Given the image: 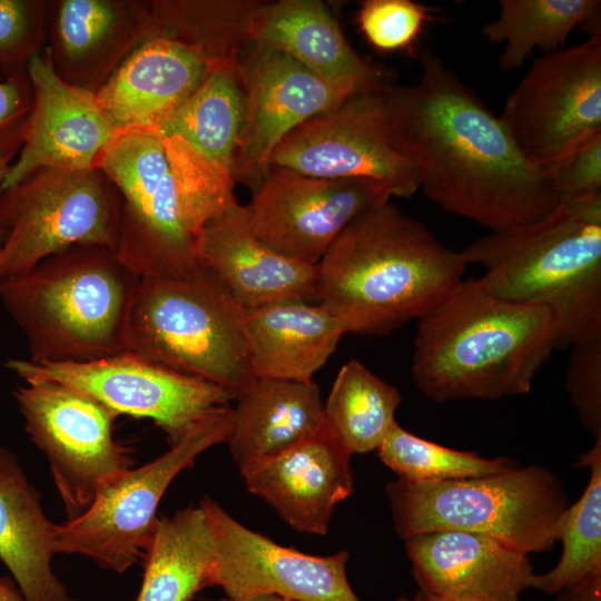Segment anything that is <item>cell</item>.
<instances>
[{
  "label": "cell",
  "mask_w": 601,
  "mask_h": 601,
  "mask_svg": "<svg viewBox=\"0 0 601 601\" xmlns=\"http://www.w3.org/2000/svg\"><path fill=\"white\" fill-rule=\"evenodd\" d=\"M229 405L193 427L157 459L104 486L81 515L52 524L55 553L80 554L122 573L145 556L159 502L169 484L206 450L226 443Z\"/></svg>",
  "instance_id": "10"
},
{
  "label": "cell",
  "mask_w": 601,
  "mask_h": 601,
  "mask_svg": "<svg viewBox=\"0 0 601 601\" xmlns=\"http://www.w3.org/2000/svg\"><path fill=\"white\" fill-rule=\"evenodd\" d=\"M14 397L27 433L50 463L68 520L130 469L127 449L114 439L117 415L93 397L43 380L26 382Z\"/></svg>",
  "instance_id": "12"
},
{
  "label": "cell",
  "mask_w": 601,
  "mask_h": 601,
  "mask_svg": "<svg viewBox=\"0 0 601 601\" xmlns=\"http://www.w3.org/2000/svg\"><path fill=\"white\" fill-rule=\"evenodd\" d=\"M244 116L240 59L208 66L193 95L157 131L180 193L223 210L234 195L235 162Z\"/></svg>",
  "instance_id": "16"
},
{
  "label": "cell",
  "mask_w": 601,
  "mask_h": 601,
  "mask_svg": "<svg viewBox=\"0 0 601 601\" xmlns=\"http://www.w3.org/2000/svg\"><path fill=\"white\" fill-rule=\"evenodd\" d=\"M414 85L385 88L392 139L420 189L444 210L490 229L535 223L560 205L543 168L520 154L496 117L433 51Z\"/></svg>",
  "instance_id": "1"
},
{
  "label": "cell",
  "mask_w": 601,
  "mask_h": 601,
  "mask_svg": "<svg viewBox=\"0 0 601 601\" xmlns=\"http://www.w3.org/2000/svg\"><path fill=\"white\" fill-rule=\"evenodd\" d=\"M352 455L325 426L242 476L247 490L293 529L325 535L335 506L353 493Z\"/></svg>",
  "instance_id": "22"
},
{
  "label": "cell",
  "mask_w": 601,
  "mask_h": 601,
  "mask_svg": "<svg viewBox=\"0 0 601 601\" xmlns=\"http://www.w3.org/2000/svg\"><path fill=\"white\" fill-rule=\"evenodd\" d=\"M395 532L403 539L432 531L494 538L530 554L551 550L570 505L559 477L542 465L442 482L386 484Z\"/></svg>",
  "instance_id": "7"
},
{
  "label": "cell",
  "mask_w": 601,
  "mask_h": 601,
  "mask_svg": "<svg viewBox=\"0 0 601 601\" xmlns=\"http://www.w3.org/2000/svg\"><path fill=\"white\" fill-rule=\"evenodd\" d=\"M466 267L461 252L390 200L355 218L317 264V303L346 333L386 335L417 321Z\"/></svg>",
  "instance_id": "3"
},
{
  "label": "cell",
  "mask_w": 601,
  "mask_h": 601,
  "mask_svg": "<svg viewBox=\"0 0 601 601\" xmlns=\"http://www.w3.org/2000/svg\"><path fill=\"white\" fill-rule=\"evenodd\" d=\"M543 169L560 204L601 195V134Z\"/></svg>",
  "instance_id": "38"
},
{
  "label": "cell",
  "mask_w": 601,
  "mask_h": 601,
  "mask_svg": "<svg viewBox=\"0 0 601 601\" xmlns=\"http://www.w3.org/2000/svg\"><path fill=\"white\" fill-rule=\"evenodd\" d=\"M236 401L226 443L240 474L326 426L321 391L313 381L256 377Z\"/></svg>",
  "instance_id": "26"
},
{
  "label": "cell",
  "mask_w": 601,
  "mask_h": 601,
  "mask_svg": "<svg viewBox=\"0 0 601 601\" xmlns=\"http://www.w3.org/2000/svg\"><path fill=\"white\" fill-rule=\"evenodd\" d=\"M461 254L483 268L481 278L499 297L549 309L556 348L601 338V195L490 231Z\"/></svg>",
  "instance_id": "4"
},
{
  "label": "cell",
  "mask_w": 601,
  "mask_h": 601,
  "mask_svg": "<svg viewBox=\"0 0 601 601\" xmlns=\"http://www.w3.org/2000/svg\"><path fill=\"white\" fill-rule=\"evenodd\" d=\"M49 0H0V79L27 70L47 46Z\"/></svg>",
  "instance_id": "36"
},
{
  "label": "cell",
  "mask_w": 601,
  "mask_h": 601,
  "mask_svg": "<svg viewBox=\"0 0 601 601\" xmlns=\"http://www.w3.org/2000/svg\"><path fill=\"white\" fill-rule=\"evenodd\" d=\"M565 388L582 426L601 437V338L571 346Z\"/></svg>",
  "instance_id": "37"
},
{
  "label": "cell",
  "mask_w": 601,
  "mask_h": 601,
  "mask_svg": "<svg viewBox=\"0 0 601 601\" xmlns=\"http://www.w3.org/2000/svg\"><path fill=\"white\" fill-rule=\"evenodd\" d=\"M208 69L204 58L166 36L148 38L95 93L118 131L158 129L193 95Z\"/></svg>",
  "instance_id": "24"
},
{
  "label": "cell",
  "mask_w": 601,
  "mask_h": 601,
  "mask_svg": "<svg viewBox=\"0 0 601 601\" xmlns=\"http://www.w3.org/2000/svg\"><path fill=\"white\" fill-rule=\"evenodd\" d=\"M140 276L111 249L75 245L0 283L30 361L82 363L127 353Z\"/></svg>",
  "instance_id": "5"
},
{
  "label": "cell",
  "mask_w": 601,
  "mask_h": 601,
  "mask_svg": "<svg viewBox=\"0 0 601 601\" xmlns=\"http://www.w3.org/2000/svg\"><path fill=\"white\" fill-rule=\"evenodd\" d=\"M380 460L397 479L408 482H442L502 473L520 464L504 456L486 459L422 439L397 422L377 449Z\"/></svg>",
  "instance_id": "34"
},
{
  "label": "cell",
  "mask_w": 601,
  "mask_h": 601,
  "mask_svg": "<svg viewBox=\"0 0 601 601\" xmlns=\"http://www.w3.org/2000/svg\"><path fill=\"white\" fill-rule=\"evenodd\" d=\"M554 601H601V573H594L556 593Z\"/></svg>",
  "instance_id": "40"
},
{
  "label": "cell",
  "mask_w": 601,
  "mask_h": 601,
  "mask_svg": "<svg viewBox=\"0 0 601 601\" xmlns=\"http://www.w3.org/2000/svg\"><path fill=\"white\" fill-rule=\"evenodd\" d=\"M52 524L14 454L0 447V560L26 601H73L52 571Z\"/></svg>",
  "instance_id": "28"
},
{
  "label": "cell",
  "mask_w": 601,
  "mask_h": 601,
  "mask_svg": "<svg viewBox=\"0 0 601 601\" xmlns=\"http://www.w3.org/2000/svg\"><path fill=\"white\" fill-rule=\"evenodd\" d=\"M405 551L423 590L443 601H519L532 588L529 554L494 538L432 531L407 538Z\"/></svg>",
  "instance_id": "21"
},
{
  "label": "cell",
  "mask_w": 601,
  "mask_h": 601,
  "mask_svg": "<svg viewBox=\"0 0 601 601\" xmlns=\"http://www.w3.org/2000/svg\"><path fill=\"white\" fill-rule=\"evenodd\" d=\"M6 366L24 382L52 381L83 392L117 416L149 418L170 445L235 400L220 386L129 352L82 363L13 358Z\"/></svg>",
  "instance_id": "13"
},
{
  "label": "cell",
  "mask_w": 601,
  "mask_h": 601,
  "mask_svg": "<svg viewBox=\"0 0 601 601\" xmlns=\"http://www.w3.org/2000/svg\"><path fill=\"white\" fill-rule=\"evenodd\" d=\"M144 558L136 601H191L209 587L215 540L203 506L157 518Z\"/></svg>",
  "instance_id": "29"
},
{
  "label": "cell",
  "mask_w": 601,
  "mask_h": 601,
  "mask_svg": "<svg viewBox=\"0 0 601 601\" xmlns=\"http://www.w3.org/2000/svg\"><path fill=\"white\" fill-rule=\"evenodd\" d=\"M401 402L396 387L351 359L339 368L324 403L325 423L352 454L370 453L396 423Z\"/></svg>",
  "instance_id": "31"
},
{
  "label": "cell",
  "mask_w": 601,
  "mask_h": 601,
  "mask_svg": "<svg viewBox=\"0 0 601 601\" xmlns=\"http://www.w3.org/2000/svg\"><path fill=\"white\" fill-rule=\"evenodd\" d=\"M121 198L99 168H40L0 189V283L75 245L117 253Z\"/></svg>",
  "instance_id": "8"
},
{
  "label": "cell",
  "mask_w": 601,
  "mask_h": 601,
  "mask_svg": "<svg viewBox=\"0 0 601 601\" xmlns=\"http://www.w3.org/2000/svg\"><path fill=\"white\" fill-rule=\"evenodd\" d=\"M501 124L522 157L544 168L601 134V29L533 60L505 100Z\"/></svg>",
  "instance_id": "11"
},
{
  "label": "cell",
  "mask_w": 601,
  "mask_h": 601,
  "mask_svg": "<svg viewBox=\"0 0 601 601\" xmlns=\"http://www.w3.org/2000/svg\"><path fill=\"white\" fill-rule=\"evenodd\" d=\"M127 349L220 386L235 400L256 378L246 311L205 264L181 275L140 277Z\"/></svg>",
  "instance_id": "6"
},
{
  "label": "cell",
  "mask_w": 601,
  "mask_h": 601,
  "mask_svg": "<svg viewBox=\"0 0 601 601\" xmlns=\"http://www.w3.org/2000/svg\"><path fill=\"white\" fill-rule=\"evenodd\" d=\"M499 14L484 23L481 35L503 45L499 66L503 72L520 69L539 48L545 53L562 49L571 32L592 22L598 0H500Z\"/></svg>",
  "instance_id": "30"
},
{
  "label": "cell",
  "mask_w": 601,
  "mask_h": 601,
  "mask_svg": "<svg viewBox=\"0 0 601 601\" xmlns=\"http://www.w3.org/2000/svg\"><path fill=\"white\" fill-rule=\"evenodd\" d=\"M199 504L215 540L209 587L221 588L225 598L275 594L294 601H361L347 578V551L306 554L246 528L210 497Z\"/></svg>",
  "instance_id": "18"
},
{
  "label": "cell",
  "mask_w": 601,
  "mask_h": 601,
  "mask_svg": "<svg viewBox=\"0 0 601 601\" xmlns=\"http://www.w3.org/2000/svg\"><path fill=\"white\" fill-rule=\"evenodd\" d=\"M434 20L435 9L413 0H366L357 12L359 30L374 49L412 56Z\"/></svg>",
  "instance_id": "35"
},
{
  "label": "cell",
  "mask_w": 601,
  "mask_h": 601,
  "mask_svg": "<svg viewBox=\"0 0 601 601\" xmlns=\"http://www.w3.org/2000/svg\"><path fill=\"white\" fill-rule=\"evenodd\" d=\"M368 179H328L270 166L247 207L254 235L277 253L317 265L359 215L390 201Z\"/></svg>",
  "instance_id": "17"
},
{
  "label": "cell",
  "mask_w": 601,
  "mask_h": 601,
  "mask_svg": "<svg viewBox=\"0 0 601 601\" xmlns=\"http://www.w3.org/2000/svg\"><path fill=\"white\" fill-rule=\"evenodd\" d=\"M554 349L549 309L462 279L417 319L411 374L435 402L497 400L530 392Z\"/></svg>",
  "instance_id": "2"
},
{
  "label": "cell",
  "mask_w": 601,
  "mask_h": 601,
  "mask_svg": "<svg viewBox=\"0 0 601 601\" xmlns=\"http://www.w3.org/2000/svg\"><path fill=\"white\" fill-rule=\"evenodd\" d=\"M240 76L244 116L235 178L253 193L286 136L352 95L372 90L356 81L325 79L279 51L253 43L242 53Z\"/></svg>",
  "instance_id": "15"
},
{
  "label": "cell",
  "mask_w": 601,
  "mask_h": 601,
  "mask_svg": "<svg viewBox=\"0 0 601 601\" xmlns=\"http://www.w3.org/2000/svg\"><path fill=\"white\" fill-rule=\"evenodd\" d=\"M199 256L245 311L290 302H317V265L286 257L259 240L238 203L208 221Z\"/></svg>",
  "instance_id": "23"
},
{
  "label": "cell",
  "mask_w": 601,
  "mask_h": 601,
  "mask_svg": "<svg viewBox=\"0 0 601 601\" xmlns=\"http://www.w3.org/2000/svg\"><path fill=\"white\" fill-rule=\"evenodd\" d=\"M159 36L150 0H49L47 48L57 75L96 93L145 40Z\"/></svg>",
  "instance_id": "20"
},
{
  "label": "cell",
  "mask_w": 601,
  "mask_h": 601,
  "mask_svg": "<svg viewBox=\"0 0 601 601\" xmlns=\"http://www.w3.org/2000/svg\"><path fill=\"white\" fill-rule=\"evenodd\" d=\"M31 109L32 87L27 70L0 79V158L18 155Z\"/></svg>",
  "instance_id": "39"
},
{
  "label": "cell",
  "mask_w": 601,
  "mask_h": 601,
  "mask_svg": "<svg viewBox=\"0 0 601 601\" xmlns=\"http://www.w3.org/2000/svg\"><path fill=\"white\" fill-rule=\"evenodd\" d=\"M121 198L117 256L142 276H174L203 265L156 129L119 131L96 160Z\"/></svg>",
  "instance_id": "9"
},
{
  "label": "cell",
  "mask_w": 601,
  "mask_h": 601,
  "mask_svg": "<svg viewBox=\"0 0 601 601\" xmlns=\"http://www.w3.org/2000/svg\"><path fill=\"white\" fill-rule=\"evenodd\" d=\"M17 156L14 155H10V156H6V157H1L0 158V186L4 179V176L10 167V165L12 164V161L14 160Z\"/></svg>",
  "instance_id": "43"
},
{
  "label": "cell",
  "mask_w": 601,
  "mask_h": 601,
  "mask_svg": "<svg viewBox=\"0 0 601 601\" xmlns=\"http://www.w3.org/2000/svg\"><path fill=\"white\" fill-rule=\"evenodd\" d=\"M253 0H150L159 36L199 53L208 66L238 60L247 47Z\"/></svg>",
  "instance_id": "32"
},
{
  "label": "cell",
  "mask_w": 601,
  "mask_h": 601,
  "mask_svg": "<svg viewBox=\"0 0 601 601\" xmlns=\"http://www.w3.org/2000/svg\"><path fill=\"white\" fill-rule=\"evenodd\" d=\"M425 593H426V592H425ZM426 594H427V593H426ZM427 595H428V598H430V600H431V601H443V600H440V599L433 598V597H431L430 594H427Z\"/></svg>",
  "instance_id": "45"
},
{
  "label": "cell",
  "mask_w": 601,
  "mask_h": 601,
  "mask_svg": "<svg viewBox=\"0 0 601 601\" xmlns=\"http://www.w3.org/2000/svg\"><path fill=\"white\" fill-rule=\"evenodd\" d=\"M32 109L24 141L0 189L9 188L46 167L88 169L119 132L95 95L63 81L47 48L27 67Z\"/></svg>",
  "instance_id": "19"
},
{
  "label": "cell",
  "mask_w": 601,
  "mask_h": 601,
  "mask_svg": "<svg viewBox=\"0 0 601 601\" xmlns=\"http://www.w3.org/2000/svg\"><path fill=\"white\" fill-rule=\"evenodd\" d=\"M395 601H431L428 595L421 589L417 590V592L412 597H398Z\"/></svg>",
  "instance_id": "44"
},
{
  "label": "cell",
  "mask_w": 601,
  "mask_h": 601,
  "mask_svg": "<svg viewBox=\"0 0 601 601\" xmlns=\"http://www.w3.org/2000/svg\"><path fill=\"white\" fill-rule=\"evenodd\" d=\"M246 35L249 43L279 51L325 79L356 81L371 89L392 85L385 68L353 49L323 1H257Z\"/></svg>",
  "instance_id": "25"
},
{
  "label": "cell",
  "mask_w": 601,
  "mask_h": 601,
  "mask_svg": "<svg viewBox=\"0 0 601 601\" xmlns=\"http://www.w3.org/2000/svg\"><path fill=\"white\" fill-rule=\"evenodd\" d=\"M577 465L589 467L590 476L581 497L562 514L558 530L562 554L551 570L535 574L532 582L533 589L549 594L601 573V437L579 456Z\"/></svg>",
  "instance_id": "33"
},
{
  "label": "cell",
  "mask_w": 601,
  "mask_h": 601,
  "mask_svg": "<svg viewBox=\"0 0 601 601\" xmlns=\"http://www.w3.org/2000/svg\"><path fill=\"white\" fill-rule=\"evenodd\" d=\"M385 88L354 93L302 124L274 150L269 167L316 178L368 179L392 197H412L418 176L393 142Z\"/></svg>",
  "instance_id": "14"
},
{
  "label": "cell",
  "mask_w": 601,
  "mask_h": 601,
  "mask_svg": "<svg viewBox=\"0 0 601 601\" xmlns=\"http://www.w3.org/2000/svg\"><path fill=\"white\" fill-rule=\"evenodd\" d=\"M256 377L312 381L346 333L319 303L290 300L246 311Z\"/></svg>",
  "instance_id": "27"
},
{
  "label": "cell",
  "mask_w": 601,
  "mask_h": 601,
  "mask_svg": "<svg viewBox=\"0 0 601 601\" xmlns=\"http://www.w3.org/2000/svg\"><path fill=\"white\" fill-rule=\"evenodd\" d=\"M0 601H26L21 592L9 581L0 578Z\"/></svg>",
  "instance_id": "41"
},
{
  "label": "cell",
  "mask_w": 601,
  "mask_h": 601,
  "mask_svg": "<svg viewBox=\"0 0 601 601\" xmlns=\"http://www.w3.org/2000/svg\"><path fill=\"white\" fill-rule=\"evenodd\" d=\"M220 601H294L275 594H259L239 600L224 598Z\"/></svg>",
  "instance_id": "42"
}]
</instances>
